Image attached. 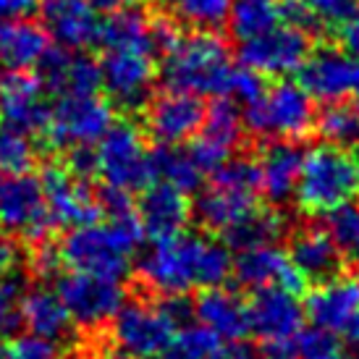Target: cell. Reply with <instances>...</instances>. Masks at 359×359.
Masks as SVG:
<instances>
[{
  "label": "cell",
  "instance_id": "9c48e42d",
  "mask_svg": "<svg viewBox=\"0 0 359 359\" xmlns=\"http://www.w3.org/2000/svg\"><path fill=\"white\" fill-rule=\"evenodd\" d=\"M309 55V34L299 27L280 21L278 27L262 32L252 40H244L239 48L241 66L265 76H286L299 71Z\"/></svg>",
  "mask_w": 359,
  "mask_h": 359
},
{
  "label": "cell",
  "instance_id": "816d5d0a",
  "mask_svg": "<svg viewBox=\"0 0 359 359\" xmlns=\"http://www.w3.org/2000/svg\"><path fill=\"white\" fill-rule=\"evenodd\" d=\"M16 262H19V250H16V244L11 239H3L0 236V276H6L8 270L16 268Z\"/></svg>",
  "mask_w": 359,
  "mask_h": 359
},
{
  "label": "cell",
  "instance_id": "7402d4cb",
  "mask_svg": "<svg viewBox=\"0 0 359 359\" xmlns=\"http://www.w3.org/2000/svg\"><path fill=\"white\" fill-rule=\"evenodd\" d=\"M37 66L40 84L55 95H87L100 87V66L90 55L71 53L69 48H48Z\"/></svg>",
  "mask_w": 359,
  "mask_h": 359
},
{
  "label": "cell",
  "instance_id": "e575fe53",
  "mask_svg": "<svg viewBox=\"0 0 359 359\" xmlns=\"http://www.w3.org/2000/svg\"><path fill=\"white\" fill-rule=\"evenodd\" d=\"M315 129L330 144H357L359 142V105L351 102H328V108L315 118Z\"/></svg>",
  "mask_w": 359,
  "mask_h": 359
},
{
  "label": "cell",
  "instance_id": "681fc988",
  "mask_svg": "<svg viewBox=\"0 0 359 359\" xmlns=\"http://www.w3.org/2000/svg\"><path fill=\"white\" fill-rule=\"evenodd\" d=\"M37 8V0H0V21L27 19Z\"/></svg>",
  "mask_w": 359,
  "mask_h": 359
},
{
  "label": "cell",
  "instance_id": "83f0119b",
  "mask_svg": "<svg viewBox=\"0 0 359 359\" xmlns=\"http://www.w3.org/2000/svg\"><path fill=\"white\" fill-rule=\"evenodd\" d=\"M252 208H257V191L236 189V187H226V184L212 181V187L200 194L194 215L200 218L205 229L226 231L241 215H247Z\"/></svg>",
  "mask_w": 359,
  "mask_h": 359
},
{
  "label": "cell",
  "instance_id": "ffe728a7",
  "mask_svg": "<svg viewBox=\"0 0 359 359\" xmlns=\"http://www.w3.org/2000/svg\"><path fill=\"white\" fill-rule=\"evenodd\" d=\"M202 118H205V105L200 95L168 90L147 108V131L160 144H179L200 131Z\"/></svg>",
  "mask_w": 359,
  "mask_h": 359
},
{
  "label": "cell",
  "instance_id": "d6986e66",
  "mask_svg": "<svg viewBox=\"0 0 359 359\" xmlns=\"http://www.w3.org/2000/svg\"><path fill=\"white\" fill-rule=\"evenodd\" d=\"M48 113L50 108L45 102V87L37 76H29L27 71H13L0 81V121L6 126L34 134L45 129Z\"/></svg>",
  "mask_w": 359,
  "mask_h": 359
},
{
  "label": "cell",
  "instance_id": "2e32d148",
  "mask_svg": "<svg viewBox=\"0 0 359 359\" xmlns=\"http://www.w3.org/2000/svg\"><path fill=\"white\" fill-rule=\"evenodd\" d=\"M250 333L262 341L297 339L304 323V307L294 291L257 289L247 304Z\"/></svg>",
  "mask_w": 359,
  "mask_h": 359
},
{
  "label": "cell",
  "instance_id": "5bb4252c",
  "mask_svg": "<svg viewBox=\"0 0 359 359\" xmlns=\"http://www.w3.org/2000/svg\"><path fill=\"white\" fill-rule=\"evenodd\" d=\"M241 137H244V118L239 108L229 97H218V102H212V108L205 110L200 137L189 147V155L205 173H212L239 147Z\"/></svg>",
  "mask_w": 359,
  "mask_h": 359
},
{
  "label": "cell",
  "instance_id": "1f68e13d",
  "mask_svg": "<svg viewBox=\"0 0 359 359\" xmlns=\"http://www.w3.org/2000/svg\"><path fill=\"white\" fill-rule=\"evenodd\" d=\"M226 21H229L231 32L239 42L252 40V37L278 27L283 21L280 0H231V11Z\"/></svg>",
  "mask_w": 359,
  "mask_h": 359
},
{
  "label": "cell",
  "instance_id": "484cf974",
  "mask_svg": "<svg viewBox=\"0 0 359 359\" xmlns=\"http://www.w3.org/2000/svg\"><path fill=\"white\" fill-rule=\"evenodd\" d=\"M194 318L200 320L205 328L218 333L223 341L244 339L250 333L247 304L236 294L220 289V286L202 291L200 299L194 302Z\"/></svg>",
  "mask_w": 359,
  "mask_h": 359
},
{
  "label": "cell",
  "instance_id": "277c9868",
  "mask_svg": "<svg viewBox=\"0 0 359 359\" xmlns=\"http://www.w3.org/2000/svg\"><path fill=\"white\" fill-rule=\"evenodd\" d=\"M297 202L304 212L325 215L359 197V158L341 144H318L302 158Z\"/></svg>",
  "mask_w": 359,
  "mask_h": 359
},
{
  "label": "cell",
  "instance_id": "ba28073f",
  "mask_svg": "<svg viewBox=\"0 0 359 359\" xmlns=\"http://www.w3.org/2000/svg\"><path fill=\"white\" fill-rule=\"evenodd\" d=\"M55 294L69 309L71 323H76L81 328L105 325L126 302V291L118 278H102V276H92L81 270L60 276Z\"/></svg>",
  "mask_w": 359,
  "mask_h": 359
},
{
  "label": "cell",
  "instance_id": "ac0fdd59",
  "mask_svg": "<svg viewBox=\"0 0 359 359\" xmlns=\"http://www.w3.org/2000/svg\"><path fill=\"white\" fill-rule=\"evenodd\" d=\"M191 218V205L187 194L165 181L147 184L142 191L137 220L142 226V233L152 241H165L184 233L187 223Z\"/></svg>",
  "mask_w": 359,
  "mask_h": 359
},
{
  "label": "cell",
  "instance_id": "f1b7e54d",
  "mask_svg": "<svg viewBox=\"0 0 359 359\" xmlns=\"http://www.w3.org/2000/svg\"><path fill=\"white\" fill-rule=\"evenodd\" d=\"M21 323L42 339L58 341L71 330V315L55 291L34 289L24 294L21 302Z\"/></svg>",
  "mask_w": 359,
  "mask_h": 359
},
{
  "label": "cell",
  "instance_id": "f546056e",
  "mask_svg": "<svg viewBox=\"0 0 359 359\" xmlns=\"http://www.w3.org/2000/svg\"><path fill=\"white\" fill-rule=\"evenodd\" d=\"M97 40L108 50H144L155 53L152 45V21L134 8L110 11V16L100 24Z\"/></svg>",
  "mask_w": 359,
  "mask_h": 359
},
{
  "label": "cell",
  "instance_id": "74e56055",
  "mask_svg": "<svg viewBox=\"0 0 359 359\" xmlns=\"http://www.w3.org/2000/svg\"><path fill=\"white\" fill-rule=\"evenodd\" d=\"M27 294V278L8 270L0 276V339L13 336L21 325V302Z\"/></svg>",
  "mask_w": 359,
  "mask_h": 359
},
{
  "label": "cell",
  "instance_id": "4dcf8cb0",
  "mask_svg": "<svg viewBox=\"0 0 359 359\" xmlns=\"http://www.w3.org/2000/svg\"><path fill=\"white\" fill-rule=\"evenodd\" d=\"M286 231V218L276 210H257L252 208L247 215H241L233 226L223 231L229 250H255L265 244H276Z\"/></svg>",
  "mask_w": 359,
  "mask_h": 359
},
{
  "label": "cell",
  "instance_id": "8d00e7d4",
  "mask_svg": "<svg viewBox=\"0 0 359 359\" xmlns=\"http://www.w3.org/2000/svg\"><path fill=\"white\" fill-rule=\"evenodd\" d=\"M325 231L344 257L359 259V202H344L325 212Z\"/></svg>",
  "mask_w": 359,
  "mask_h": 359
},
{
  "label": "cell",
  "instance_id": "603a6c76",
  "mask_svg": "<svg viewBox=\"0 0 359 359\" xmlns=\"http://www.w3.org/2000/svg\"><path fill=\"white\" fill-rule=\"evenodd\" d=\"M45 29L60 48L81 50L97 40L100 21H97L95 6L87 0H48Z\"/></svg>",
  "mask_w": 359,
  "mask_h": 359
},
{
  "label": "cell",
  "instance_id": "d4e9b609",
  "mask_svg": "<svg viewBox=\"0 0 359 359\" xmlns=\"http://www.w3.org/2000/svg\"><path fill=\"white\" fill-rule=\"evenodd\" d=\"M50 48L48 29L29 19L0 21V66L11 71H27Z\"/></svg>",
  "mask_w": 359,
  "mask_h": 359
},
{
  "label": "cell",
  "instance_id": "d590c367",
  "mask_svg": "<svg viewBox=\"0 0 359 359\" xmlns=\"http://www.w3.org/2000/svg\"><path fill=\"white\" fill-rule=\"evenodd\" d=\"M160 3L173 19L205 32L223 27L231 11V0H160Z\"/></svg>",
  "mask_w": 359,
  "mask_h": 359
},
{
  "label": "cell",
  "instance_id": "ee69618b",
  "mask_svg": "<svg viewBox=\"0 0 359 359\" xmlns=\"http://www.w3.org/2000/svg\"><path fill=\"white\" fill-rule=\"evenodd\" d=\"M304 6H307L318 19H325V21H341L351 16L354 11H357V0H302Z\"/></svg>",
  "mask_w": 359,
  "mask_h": 359
},
{
  "label": "cell",
  "instance_id": "7c38bea8",
  "mask_svg": "<svg viewBox=\"0 0 359 359\" xmlns=\"http://www.w3.org/2000/svg\"><path fill=\"white\" fill-rule=\"evenodd\" d=\"M0 223L29 241H45L53 220L48 215L40 179L13 173L0 184Z\"/></svg>",
  "mask_w": 359,
  "mask_h": 359
},
{
  "label": "cell",
  "instance_id": "d6a6232c",
  "mask_svg": "<svg viewBox=\"0 0 359 359\" xmlns=\"http://www.w3.org/2000/svg\"><path fill=\"white\" fill-rule=\"evenodd\" d=\"M152 170H155V179L176 187L184 194L200 189L202 176H205V170L194 163L189 150H179L176 144H160L152 152Z\"/></svg>",
  "mask_w": 359,
  "mask_h": 359
},
{
  "label": "cell",
  "instance_id": "680465c9",
  "mask_svg": "<svg viewBox=\"0 0 359 359\" xmlns=\"http://www.w3.org/2000/svg\"><path fill=\"white\" fill-rule=\"evenodd\" d=\"M357 144H359V142H357Z\"/></svg>",
  "mask_w": 359,
  "mask_h": 359
},
{
  "label": "cell",
  "instance_id": "7a4b0ae2",
  "mask_svg": "<svg viewBox=\"0 0 359 359\" xmlns=\"http://www.w3.org/2000/svg\"><path fill=\"white\" fill-rule=\"evenodd\" d=\"M142 226L137 212L110 215L105 223L79 226L60 244V259L74 270L102 276V278H123L129 273L131 255L140 250Z\"/></svg>",
  "mask_w": 359,
  "mask_h": 359
},
{
  "label": "cell",
  "instance_id": "4316f807",
  "mask_svg": "<svg viewBox=\"0 0 359 359\" xmlns=\"http://www.w3.org/2000/svg\"><path fill=\"white\" fill-rule=\"evenodd\" d=\"M289 257L304 276V280H328L339 276L344 255L325 229H302L291 239Z\"/></svg>",
  "mask_w": 359,
  "mask_h": 359
},
{
  "label": "cell",
  "instance_id": "5b68a950",
  "mask_svg": "<svg viewBox=\"0 0 359 359\" xmlns=\"http://www.w3.org/2000/svg\"><path fill=\"white\" fill-rule=\"evenodd\" d=\"M244 129L255 131L259 137H280V140H302L315 129V105L312 97L302 90V84L280 81L257 100L247 102L241 113Z\"/></svg>",
  "mask_w": 359,
  "mask_h": 359
},
{
  "label": "cell",
  "instance_id": "cb8c5ba5",
  "mask_svg": "<svg viewBox=\"0 0 359 359\" xmlns=\"http://www.w3.org/2000/svg\"><path fill=\"white\" fill-rule=\"evenodd\" d=\"M302 150L291 140L273 142L265 147L262 158L257 160L259 168V189L265 191L273 205H283L294 197L297 179L302 168Z\"/></svg>",
  "mask_w": 359,
  "mask_h": 359
},
{
  "label": "cell",
  "instance_id": "7dc6e473",
  "mask_svg": "<svg viewBox=\"0 0 359 359\" xmlns=\"http://www.w3.org/2000/svg\"><path fill=\"white\" fill-rule=\"evenodd\" d=\"M339 45L344 53H349L351 58L359 60V11L341 21L339 29Z\"/></svg>",
  "mask_w": 359,
  "mask_h": 359
},
{
  "label": "cell",
  "instance_id": "60d3db41",
  "mask_svg": "<svg viewBox=\"0 0 359 359\" xmlns=\"http://www.w3.org/2000/svg\"><path fill=\"white\" fill-rule=\"evenodd\" d=\"M8 359H60V351L55 341L42 336H21L8 344Z\"/></svg>",
  "mask_w": 359,
  "mask_h": 359
},
{
  "label": "cell",
  "instance_id": "e0dca14e",
  "mask_svg": "<svg viewBox=\"0 0 359 359\" xmlns=\"http://www.w3.org/2000/svg\"><path fill=\"white\" fill-rule=\"evenodd\" d=\"M236 280L247 289H286L299 294L304 289V276L291 262L289 252L278 250L276 244L244 250L233 259L231 270Z\"/></svg>",
  "mask_w": 359,
  "mask_h": 359
},
{
  "label": "cell",
  "instance_id": "44dd1931",
  "mask_svg": "<svg viewBox=\"0 0 359 359\" xmlns=\"http://www.w3.org/2000/svg\"><path fill=\"white\" fill-rule=\"evenodd\" d=\"M307 318L315 328L328 333H346L354 318L359 315V278L333 276L323 280L307 297Z\"/></svg>",
  "mask_w": 359,
  "mask_h": 359
},
{
  "label": "cell",
  "instance_id": "6da1fadb",
  "mask_svg": "<svg viewBox=\"0 0 359 359\" xmlns=\"http://www.w3.org/2000/svg\"><path fill=\"white\" fill-rule=\"evenodd\" d=\"M231 270L233 257L229 247L197 233H179L173 239L155 241V250L147 252L140 262L142 280L163 297L223 286Z\"/></svg>",
  "mask_w": 359,
  "mask_h": 359
},
{
  "label": "cell",
  "instance_id": "b9f144b4",
  "mask_svg": "<svg viewBox=\"0 0 359 359\" xmlns=\"http://www.w3.org/2000/svg\"><path fill=\"white\" fill-rule=\"evenodd\" d=\"M262 81H259V74H255L247 66H236L233 69V79H231L229 87V100H241V102H252L262 95Z\"/></svg>",
  "mask_w": 359,
  "mask_h": 359
},
{
  "label": "cell",
  "instance_id": "f35d334b",
  "mask_svg": "<svg viewBox=\"0 0 359 359\" xmlns=\"http://www.w3.org/2000/svg\"><path fill=\"white\" fill-rule=\"evenodd\" d=\"M34 163V147L24 131H16L0 121V173H27Z\"/></svg>",
  "mask_w": 359,
  "mask_h": 359
},
{
  "label": "cell",
  "instance_id": "f907efd6",
  "mask_svg": "<svg viewBox=\"0 0 359 359\" xmlns=\"http://www.w3.org/2000/svg\"><path fill=\"white\" fill-rule=\"evenodd\" d=\"M262 359H297V344H294V339L265 341Z\"/></svg>",
  "mask_w": 359,
  "mask_h": 359
},
{
  "label": "cell",
  "instance_id": "6f0895ef",
  "mask_svg": "<svg viewBox=\"0 0 359 359\" xmlns=\"http://www.w3.org/2000/svg\"><path fill=\"white\" fill-rule=\"evenodd\" d=\"M354 95H359V74H357V87H354Z\"/></svg>",
  "mask_w": 359,
  "mask_h": 359
},
{
  "label": "cell",
  "instance_id": "11a10c76",
  "mask_svg": "<svg viewBox=\"0 0 359 359\" xmlns=\"http://www.w3.org/2000/svg\"><path fill=\"white\" fill-rule=\"evenodd\" d=\"M346 349L351 359H359V315L354 318L349 328H346Z\"/></svg>",
  "mask_w": 359,
  "mask_h": 359
},
{
  "label": "cell",
  "instance_id": "9a60e30c",
  "mask_svg": "<svg viewBox=\"0 0 359 359\" xmlns=\"http://www.w3.org/2000/svg\"><path fill=\"white\" fill-rule=\"evenodd\" d=\"M359 74V60L344 50L323 48L309 53L299 66V84L312 100L336 102L354 95Z\"/></svg>",
  "mask_w": 359,
  "mask_h": 359
},
{
  "label": "cell",
  "instance_id": "ab89813d",
  "mask_svg": "<svg viewBox=\"0 0 359 359\" xmlns=\"http://www.w3.org/2000/svg\"><path fill=\"white\" fill-rule=\"evenodd\" d=\"M333 336L336 333H328L323 328L299 330V336L294 339L297 359H346L344 349L339 346V339Z\"/></svg>",
  "mask_w": 359,
  "mask_h": 359
},
{
  "label": "cell",
  "instance_id": "3957f363",
  "mask_svg": "<svg viewBox=\"0 0 359 359\" xmlns=\"http://www.w3.org/2000/svg\"><path fill=\"white\" fill-rule=\"evenodd\" d=\"M163 81L168 90L229 97L233 69L229 48L212 32H194L179 37L168 53H163Z\"/></svg>",
  "mask_w": 359,
  "mask_h": 359
},
{
  "label": "cell",
  "instance_id": "9f6ffc18",
  "mask_svg": "<svg viewBox=\"0 0 359 359\" xmlns=\"http://www.w3.org/2000/svg\"><path fill=\"white\" fill-rule=\"evenodd\" d=\"M76 359H102V357H97V354H81V357H76Z\"/></svg>",
  "mask_w": 359,
  "mask_h": 359
},
{
  "label": "cell",
  "instance_id": "c3c4849f",
  "mask_svg": "<svg viewBox=\"0 0 359 359\" xmlns=\"http://www.w3.org/2000/svg\"><path fill=\"white\" fill-rule=\"evenodd\" d=\"M69 170L79 179H87L90 173H95V150L90 144H79L69 150Z\"/></svg>",
  "mask_w": 359,
  "mask_h": 359
},
{
  "label": "cell",
  "instance_id": "4fadbf2b",
  "mask_svg": "<svg viewBox=\"0 0 359 359\" xmlns=\"http://www.w3.org/2000/svg\"><path fill=\"white\" fill-rule=\"evenodd\" d=\"M155 66L144 50H108L100 63V84L108 97L126 110H140L150 102Z\"/></svg>",
  "mask_w": 359,
  "mask_h": 359
},
{
  "label": "cell",
  "instance_id": "836d02e7",
  "mask_svg": "<svg viewBox=\"0 0 359 359\" xmlns=\"http://www.w3.org/2000/svg\"><path fill=\"white\" fill-rule=\"evenodd\" d=\"M160 359H226V341L218 333L200 325V328H181L173 333L168 346L158 354Z\"/></svg>",
  "mask_w": 359,
  "mask_h": 359
},
{
  "label": "cell",
  "instance_id": "bcb514c9",
  "mask_svg": "<svg viewBox=\"0 0 359 359\" xmlns=\"http://www.w3.org/2000/svg\"><path fill=\"white\" fill-rule=\"evenodd\" d=\"M100 202V210L105 215H123V212H131V194L123 189H113V187H105L102 194L97 197Z\"/></svg>",
  "mask_w": 359,
  "mask_h": 359
},
{
  "label": "cell",
  "instance_id": "8fae6325",
  "mask_svg": "<svg viewBox=\"0 0 359 359\" xmlns=\"http://www.w3.org/2000/svg\"><path fill=\"white\" fill-rule=\"evenodd\" d=\"M40 184L53 226L79 229L100 220L102 210L97 197L90 191L87 181L74 176L66 165H48Z\"/></svg>",
  "mask_w": 359,
  "mask_h": 359
},
{
  "label": "cell",
  "instance_id": "f6af8a7d",
  "mask_svg": "<svg viewBox=\"0 0 359 359\" xmlns=\"http://www.w3.org/2000/svg\"><path fill=\"white\" fill-rule=\"evenodd\" d=\"M60 262H63V259H60V252L55 250V247H50V244L40 241V247H37L34 257H32V270H34L37 278H53V276L58 273Z\"/></svg>",
  "mask_w": 359,
  "mask_h": 359
},
{
  "label": "cell",
  "instance_id": "52a82bcc",
  "mask_svg": "<svg viewBox=\"0 0 359 359\" xmlns=\"http://www.w3.org/2000/svg\"><path fill=\"white\" fill-rule=\"evenodd\" d=\"M113 126V105L97 92L87 95H58L55 108L48 113V140L58 150H71L79 144H95Z\"/></svg>",
  "mask_w": 359,
  "mask_h": 359
},
{
  "label": "cell",
  "instance_id": "30bf717a",
  "mask_svg": "<svg viewBox=\"0 0 359 359\" xmlns=\"http://www.w3.org/2000/svg\"><path fill=\"white\" fill-rule=\"evenodd\" d=\"M176 328L160 307H150L144 302H123L113 315V341L131 359H152L168 346Z\"/></svg>",
  "mask_w": 359,
  "mask_h": 359
},
{
  "label": "cell",
  "instance_id": "db71d44e",
  "mask_svg": "<svg viewBox=\"0 0 359 359\" xmlns=\"http://www.w3.org/2000/svg\"><path fill=\"white\" fill-rule=\"evenodd\" d=\"M95 8L100 11H123V8H134V6H140L144 0H90Z\"/></svg>",
  "mask_w": 359,
  "mask_h": 359
},
{
  "label": "cell",
  "instance_id": "7bdbcfd3",
  "mask_svg": "<svg viewBox=\"0 0 359 359\" xmlns=\"http://www.w3.org/2000/svg\"><path fill=\"white\" fill-rule=\"evenodd\" d=\"M158 307L176 330L191 325V318H194V304H191L184 294H168L165 299L160 302Z\"/></svg>",
  "mask_w": 359,
  "mask_h": 359
},
{
  "label": "cell",
  "instance_id": "f5cc1de1",
  "mask_svg": "<svg viewBox=\"0 0 359 359\" xmlns=\"http://www.w3.org/2000/svg\"><path fill=\"white\" fill-rule=\"evenodd\" d=\"M226 359H262V351H257L247 341L236 339L233 346H226Z\"/></svg>",
  "mask_w": 359,
  "mask_h": 359
},
{
  "label": "cell",
  "instance_id": "8992f818",
  "mask_svg": "<svg viewBox=\"0 0 359 359\" xmlns=\"http://www.w3.org/2000/svg\"><path fill=\"white\" fill-rule=\"evenodd\" d=\"M95 173L105 181V187L123 191L144 189L155 181L152 152L144 147V140L137 126L113 123L95 150Z\"/></svg>",
  "mask_w": 359,
  "mask_h": 359
}]
</instances>
